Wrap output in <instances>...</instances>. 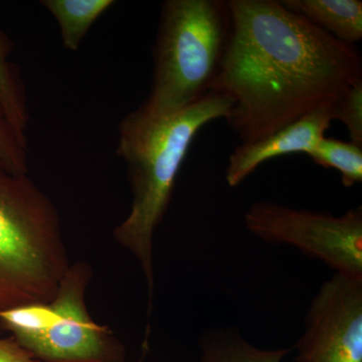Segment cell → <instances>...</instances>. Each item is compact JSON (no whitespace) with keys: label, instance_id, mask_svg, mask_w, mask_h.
<instances>
[{"label":"cell","instance_id":"obj_1","mask_svg":"<svg viewBox=\"0 0 362 362\" xmlns=\"http://www.w3.org/2000/svg\"><path fill=\"white\" fill-rule=\"evenodd\" d=\"M232 33L209 92L230 98L240 144L262 139L362 80L354 45L319 30L278 0H230Z\"/></svg>","mask_w":362,"mask_h":362},{"label":"cell","instance_id":"obj_2","mask_svg":"<svg viewBox=\"0 0 362 362\" xmlns=\"http://www.w3.org/2000/svg\"><path fill=\"white\" fill-rule=\"evenodd\" d=\"M230 98L209 92L175 115L146 120L131 112L119 126L117 153L127 166L132 204L114 239L137 259L148 290L150 328L153 307V238L173 199L176 178L195 136L211 121L228 116Z\"/></svg>","mask_w":362,"mask_h":362},{"label":"cell","instance_id":"obj_3","mask_svg":"<svg viewBox=\"0 0 362 362\" xmlns=\"http://www.w3.org/2000/svg\"><path fill=\"white\" fill-rule=\"evenodd\" d=\"M70 265L51 197L0 162V312L52 301Z\"/></svg>","mask_w":362,"mask_h":362},{"label":"cell","instance_id":"obj_4","mask_svg":"<svg viewBox=\"0 0 362 362\" xmlns=\"http://www.w3.org/2000/svg\"><path fill=\"white\" fill-rule=\"evenodd\" d=\"M232 33L223 0H168L162 4L149 97L136 115L158 120L185 110L209 93Z\"/></svg>","mask_w":362,"mask_h":362},{"label":"cell","instance_id":"obj_5","mask_svg":"<svg viewBox=\"0 0 362 362\" xmlns=\"http://www.w3.org/2000/svg\"><path fill=\"white\" fill-rule=\"evenodd\" d=\"M250 233L264 242L297 247L345 277L362 280V207L341 216L297 209L274 202L252 204L244 216Z\"/></svg>","mask_w":362,"mask_h":362},{"label":"cell","instance_id":"obj_6","mask_svg":"<svg viewBox=\"0 0 362 362\" xmlns=\"http://www.w3.org/2000/svg\"><path fill=\"white\" fill-rule=\"evenodd\" d=\"M90 263H71L39 337L25 347L39 362H125L126 349L108 326L98 324L86 304Z\"/></svg>","mask_w":362,"mask_h":362},{"label":"cell","instance_id":"obj_7","mask_svg":"<svg viewBox=\"0 0 362 362\" xmlns=\"http://www.w3.org/2000/svg\"><path fill=\"white\" fill-rule=\"evenodd\" d=\"M296 362H362V280L334 274L312 299Z\"/></svg>","mask_w":362,"mask_h":362},{"label":"cell","instance_id":"obj_8","mask_svg":"<svg viewBox=\"0 0 362 362\" xmlns=\"http://www.w3.org/2000/svg\"><path fill=\"white\" fill-rule=\"evenodd\" d=\"M333 101L326 102L262 139L239 145L228 157L226 169L228 187H238L272 159L293 153L310 156L333 121Z\"/></svg>","mask_w":362,"mask_h":362},{"label":"cell","instance_id":"obj_9","mask_svg":"<svg viewBox=\"0 0 362 362\" xmlns=\"http://www.w3.org/2000/svg\"><path fill=\"white\" fill-rule=\"evenodd\" d=\"M285 8L301 16L331 37L349 45L362 39L361 0H279Z\"/></svg>","mask_w":362,"mask_h":362},{"label":"cell","instance_id":"obj_10","mask_svg":"<svg viewBox=\"0 0 362 362\" xmlns=\"http://www.w3.org/2000/svg\"><path fill=\"white\" fill-rule=\"evenodd\" d=\"M201 362H282L290 349H261L237 328L207 330L201 338Z\"/></svg>","mask_w":362,"mask_h":362},{"label":"cell","instance_id":"obj_11","mask_svg":"<svg viewBox=\"0 0 362 362\" xmlns=\"http://www.w3.org/2000/svg\"><path fill=\"white\" fill-rule=\"evenodd\" d=\"M13 42L0 28V106L8 122L21 139L28 141L30 123L28 98L20 69L11 61Z\"/></svg>","mask_w":362,"mask_h":362},{"label":"cell","instance_id":"obj_12","mask_svg":"<svg viewBox=\"0 0 362 362\" xmlns=\"http://www.w3.org/2000/svg\"><path fill=\"white\" fill-rule=\"evenodd\" d=\"M115 4L113 0H44L42 6L54 16L66 49L77 51L95 21Z\"/></svg>","mask_w":362,"mask_h":362},{"label":"cell","instance_id":"obj_13","mask_svg":"<svg viewBox=\"0 0 362 362\" xmlns=\"http://www.w3.org/2000/svg\"><path fill=\"white\" fill-rule=\"evenodd\" d=\"M317 165L337 169L344 187H351L362 180V147L352 142L324 137L309 156Z\"/></svg>","mask_w":362,"mask_h":362},{"label":"cell","instance_id":"obj_14","mask_svg":"<svg viewBox=\"0 0 362 362\" xmlns=\"http://www.w3.org/2000/svg\"><path fill=\"white\" fill-rule=\"evenodd\" d=\"M333 120L344 124L350 142L362 147V80L349 86L332 104Z\"/></svg>","mask_w":362,"mask_h":362},{"label":"cell","instance_id":"obj_15","mask_svg":"<svg viewBox=\"0 0 362 362\" xmlns=\"http://www.w3.org/2000/svg\"><path fill=\"white\" fill-rule=\"evenodd\" d=\"M0 162L13 175H28V141L21 139L0 106Z\"/></svg>","mask_w":362,"mask_h":362},{"label":"cell","instance_id":"obj_16","mask_svg":"<svg viewBox=\"0 0 362 362\" xmlns=\"http://www.w3.org/2000/svg\"><path fill=\"white\" fill-rule=\"evenodd\" d=\"M0 362H39L13 337H2L0 328Z\"/></svg>","mask_w":362,"mask_h":362}]
</instances>
